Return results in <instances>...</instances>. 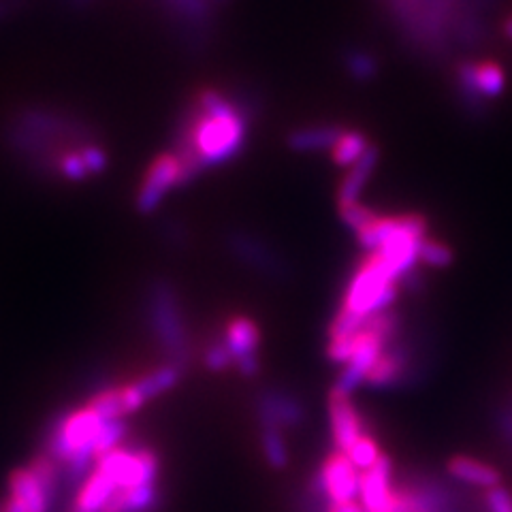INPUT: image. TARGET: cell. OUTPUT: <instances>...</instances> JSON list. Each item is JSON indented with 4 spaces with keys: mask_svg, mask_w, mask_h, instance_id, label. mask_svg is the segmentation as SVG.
I'll list each match as a JSON object with an SVG mask.
<instances>
[{
    "mask_svg": "<svg viewBox=\"0 0 512 512\" xmlns=\"http://www.w3.org/2000/svg\"><path fill=\"white\" fill-rule=\"evenodd\" d=\"M378 163H380V150L376 146H370V150H367L357 160V163L350 167V171L346 173V178L342 180V184L338 188V207L361 201L363 190L374 178Z\"/></svg>",
    "mask_w": 512,
    "mask_h": 512,
    "instance_id": "9a60e30c",
    "label": "cell"
},
{
    "mask_svg": "<svg viewBox=\"0 0 512 512\" xmlns=\"http://www.w3.org/2000/svg\"><path fill=\"white\" fill-rule=\"evenodd\" d=\"M476 88L485 101L498 99L506 88V75L498 62L483 60L476 62Z\"/></svg>",
    "mask_w": 512,
    "mask_h": 512,
    "instance_id": "44dd1931",
    "label": "cell"
},
{
    "mask_svg": "<svg viewBox=\"0 0 512 512\" xmlns=\"http://www.w3.org/2000/svg\"><path fill=\"white\" fill-rule=\"evenodd\" d=\"M370 139H367L365 133L361 131H344L340 141L335 143L331 150V160L335 167H352L357 160L370 150Z\"/></svg>",
    "mask_w": 512,
    "mask_h": 512,
    "instance_id": "d6986e66",
    "label": "cell"
},
{
    "mask_svg": "<svg viewBox=\"0 0 512 512\" xmlns=\"http://www.w3.org/2000/svg\"><path fill=\"white\" fill-rule=\"evenodd\" d=\"M158 500L160 493L156 483L118 489V493L107 504L105 512H154Z\"/></svg>",
    "mask_w": 512,
    "mask_h": 512,
    "instance_id": "e0dca14e",
    "label": "cell"
},
{
    "mask_svg": "<svg viewBox=\"0 0 512 512\" xmlns=\"http://www.w3.org/2000/svg\"><path fill=\"white\" fill-rule=\"evenodd\" d=\"M378 216H380V214H376V212L372 210V207L363 205L361 201L340 207V218H342V222L346 224V227H348L350 231H355V233L361 231V229H365L367 224H372Z\"/></svg>",
    "mask_w": 512,
    "mask_h": 512,
    "instance_id": "83f0119b",
    "label": "cell"
},
{
    "mask_svg": "<svg viewBox=\"0 0 512 512\" xmlns=\"http://www.w3.org/2000/svg\"><path fill=\"white\" fill-rule=\"evenodd\" d=\"M359 500L367 512H380L393 506V461L389 455H380L370 470L361 472Z\"/></svg>",
    "mask_w": 512,
    "mask_h": 512,
    "instance_id": "7c38bea8",
    "label": "cell"
},
{
    "mask_svg": "<svg viewBox=\"0 0 512 512\" xmlns=\"http://www.w3.org/2000/svg\"><path fill=\"white\" fill-rule=\"evenodd\" d=\"M58 171L64 175L67 180L79 182V180H86L88 178V167L82 158V152H67L58 158Z\"/></svg>",
    "mask_w": 512,
    "mask_h": 512,
    "instance_id": "f1b7e54d",
    "label": "cell"
},
{
    "mask_svg": "<svg viewBox=\"0 0 512 512\" xmlns=\"http://www.w3.org/2000/svg\"><path fill=\"white\" fill-rule=\"evenodd\" d=\"M254 414L256 423L261 427H276V429H299L308 419V408L301 402V397L295 393L269 387L263 389L254 399Z\"/></svg>",
    "mask_w": 512,
    "mask_h": 512,
    "instance_id": "5b68a950",
    "label": "cell"
},
{
    "mask_svg": "<svg viewBox=\"0 0 512 512\" xmlns=\"http://www.w3.org/2000/svg\"><path fill=\"white\" fill-rule=\"evenodd\" d=\"M329 502H355L361 493V472L342 451H333L314 472Z\"/></svg>",
    "mask_w": 512,
    "mask_h": 512,
    "instance_id": "ba28073f",
    "label": "cell"
},
{
    "mask_svg": "<svg viewBox=\"0 0 512 512\" xmlns=\"http://www.w3.org/2000/svg\"><path fill=\"white\" fill-rule=\"evenodd\" d=\"M248 124L250 109L244 103L214 88L201 90L175 150L182 163V186L195 182L207 169L227 165L242 154Z\"/></svg>",
    "mask_w": 512,
    "mask_h": 512,
    "instance_id": "6da1fadb",
    "label": "cell"
},
{
    "mask_svg": "<svg viewBox=\"0 0 512 512\" xmlns=\"http://www.w3.org/2000/svg\"><path fill=\"white\" fill-rule=\"evenodd\" d=\"M224 244H227L231 256L259 276L271 282H286L291 278V263L267 239L244 229H235L227 233Z\"/></svg>",
    "mask_w": 512,
    "mask_h": 512,
    "instance_id": "277c9868",
    "label": "cell"
},
{
    "mask_svg": "<svg viewBox=\"0 0 512 512\" xmlns=\"http://www.w3.org/2000/svg\"><path fill=\"white\" fill-rule=\"evenodd\" d=\"M3 512H24V508H22L18 502L9 498V502H7L5 508H3Z\"/></svg>",
    "mask_w": 512,
    "mask_h": 512,
    "instance_id": "e575fe53",
    "label": "cell"
},
{
    "mask_svg": "<svg viewBox=\"0 0 512 512\" xmlns=\"http://www.w3.org/2000/svg\"><path fill=\"white\" fill-rule=\"evenodd\" d=\"M510 410H512V404H510Z\"/></svg>",
    "mask_w": 512,
    "mask_h": 512,
    "instance_id": "f35d334b",
    "label": "cell"
},
{
    "mask_svg": "<svg viewBox=\"0 0 512 512\" xmlns=\"http://www.w3.org/2000/svg\"><path fill=\"white\" fill-rule=\"evenodd\" d=\"M361 335H355V338H348V340H329L327 344V357L331 363H348L352 359V355H355L359 344H361Z\"/></svg>",
    "mask_w": 512,
    "mask_h": 512,
    "instance_id": "f546056e",
    "label": "cell"
},
{
    "mask_svg": "<svg viewBox=\"0 0 512 512\" xmlns=\"http://www.w3.org/2000/svg\"><path fill=\"white\" fill-rule=\"evenodd\" d=\"M79 152H82V158H84V163H86L90 175L92 173H103L107 169V152L105 150L96 148V146H86Z\"/></svg>",
    "mask_w": 512,
    "mask_h": 512,
    "instance_id": "1f68e13d",
    "label": "cell"
},
{
    "mask_svg": "<svg viewBox=\"0 0 512 512\" xmlns=\"http://www.w3.org/2000/svg\"><path fill=\"white\" fill-rule=\"evenodd\" d=\"M457 88L461 103L466 105L472 114H483L485 111V99L480 96L476 88V62L472 60H463L457 69Z\"/></svg>",
    "mask_w": 512,
    "mask_h": 512,
    "instance_id": "ffe728a7",
    "label": "cell"
},
{
    "mask_svg": "<svg viewBox=\"0 0 512 512\" xmlns=\"http://www.w3.org/2000/svg\"><path fill=\"white\" fill-rule=\"evenodd\" d=\"M11 500L18 502L24 512H47L50 510V493L41 485V480L30 468L15 470L9 478Z\"/></svg>",
    "mask_w": 512,
    "mask_h": 512,
    "instance_id": "2e32d148",
    "label": "cell"
},
{
    "mask_svg": "<svg viewBox=\"0 0 512 512\" xmlns=\"http://www.w3.org/2000/svg\"><path fill=\"white\" fill-rule=\"evenodd\" d=\"M150 323L156 340L169 363L186 370L190 363V335L182 312V303L171 282L156 280L148 297Z\"/></svg>",
    "mask_w": 512,
    "mask_h": 512,
    "instance_id": "7a4b0ae2",
    "label": "cell"
},
{
    "mask_svg": "<svg viewBox=\"0 0 512 512\" xmlns=\"http://www.w3.org/2000/svg\"><path fill=\"white\" fill-rule=\"evenodd\" d=\"M124 436H126V423H124V419L107 421L103 425V431L99 434V438H96V442H94V448H92L94 461L99 459V457H103V455H107L109 451H114V448H120Z\"/></svg>",
    "mask_w": 512,
    "mask_h": 512,
    "instance_id": "484cf974",
    "label": "cell"
},
{
    "mask_svg": "<svg viewBox=\"0 0 512 512\" xmlns=\"http://www.w3.org/2000/svg\"><path fill=\"white\" fill-rule=\"evenodd\" d=\"M327 408H329V425H331V438H333L335 451L346 453L348 448L365 434L361 414L357 406L352 404V395H346L335 389H331L329 393Z\"/></svg>",
    "mask_w": 512,
    "mask_h": 512,
    "instance_id": "30bf717a",
    "label": "cell"
},
{
    "mask_svg": "<svg viewBox=\"0 0 512 512\" xmlns=\"http://www.w3.org/2000/svg\"><path fill=\"white\" fill-rule=\"evenodd\" d=\"M487 512H512V493L502 485L485 493Z\"/></svg>",
    "mask_w": 512,
    "mask_h": 512,
    "instance_id": "4dcf8cb0",
    "label": "cell"
},
{
    "mask_svg": "<svg viewBox=\"0 0 512 512\" xmlns=\"http://www.w3.org/2000/svg\"><path fill=\"white\" fill-rule=\"evenodd\" d=\"M203 365L212 374H222V372H227L233 367V357H231L227 344H224L222 335H218L216 340L207 344V348L203 352Z\"/></svg>",
    "mask_w": 512,
    "mask_h": 512,
    "instance_id": "4316f807",
    "label": "cell"
},
{
    "mask_svg": "<svg viewBox=\"0 0 512 512\" xmlns=\"http://www.w3.org/2000/svg\"><path fill=\"white\" fill-rule=\"evenodd\" d=\"M344 67L355 82H372L378 75V60L365 50H352L344 56Z\"/></svg>",
    "mask_w": 512,
    "mask_h": 512,
    "instance_id": "603a6c76",
    "label": "cell"
},
{
    "mask_svg": "<svg viewBox=\"0 0 512 512\" xmlns=\"http://www.w3.org/2000/svg\"><path fill=\"white\" fill-rule=\"evenodd\" d=\"M446 474L461 485L476 487V489H495L500 487L502 474L489 463L468 457V455H455L446 463Z\"/></svg>",
    "mask_w": 512,
    "mask_h": 512,
    "instance_id": "4fadbf2b",
    "label": "cell"
},
{
    "mask_svg": "<svg viewBox=\"0 0 512 512\" xmlns=\"http://www.w3.org/2000/svg\"><path fill=\"white\" fill-rule=\"evenodd\" d=\"M399 295V282L395 280L391 267L382 261L380 254H370L359 265L352 276L342 308L359 314L361 318H372L387 310H393Z\"/></svg>",
    "mask_w": 512,
    "mask_h": 512,
    "instance_id": "3957f363",
    "label": "cell"
},
{
    "mask_svg": "<svg viewBox=\"0 0 512 512\" xmlns=\"http://www.w3.org/2000/svg\"><path fill=\"white\" fill-rule=\"evenodd\" d=\"M384 348H387V342H384L382 338H378L376 333L372 331H363L361 335V344L357 348L355 355H352V359L344 365L342 374L338 376V380H335L333 389L335 391H342L346 395H352L355 393L361 384H365L367 376L372 374L374 365L378 363L380 355L384 352Z\"/></svg>",
    "mask_w": 512,
    "mask_h": 512,
    "instance_id": "8fae6325",
    "label": "cell"
},
{
    "mask_svg": "<svg viewBox=\"0 0 512 512\" xmlns=\"http://www.w3.org/2000/svg\"><path fill=\"white\" fill-rule=\"evenodd\" d=\"M88 406L101 416L103 421H118L124 419V406H122V391L120 387H111L101 393H96Z\"/></svg>",
    "mask_w": 512,
    "mask_h": 512,
    "instance_id": "cb8c5ba5",
    "label": "cell"
},
{
    "mask_svg": "<svg viewBox=\"0 0 512 512\" xmlns=\"http://www.w3.org/2000/svg\"><path fill=\"white\" fill-rule=\"evenodd\" d=\"M346 128L340 124H314V126H301L288 133L286 146L293 152L308 154V152H323L333 150L335 143L340 141Z\"/></svg>",
    "mask_w": 512,
    "mask_h": 512,
    "instance_id": "5bb4252c",
    "label": "cell"
},
{
    "mask_svg": "<svg viewBox=\"0 0 512 512\" xmlns=\"http://www.w3.org/2000/svg\"><path fill=\"white\" fill-rule=\"evenodd\" d=\"M380 455L382 453H380V446H378L376 438L372 434H367V431L346 451V457L352 461V466H355L359 472L370 470L380 459Z\"/></svg>",
    "mask_w": 512,
    "mask_h": 512,
    "instance_id": "7402d4cb",
    "label": "cell"
},
{
    "mask_svg": "<svg viewBox=\"0 0 512 512\" xmlns=\"http://www.w3.org/2000/svg\"><path fill=\"white\" fill-rule=\"evenodd\" d=\"M327 512H367L359 500L355 502H327Z\"/></svg>",
    "mask_w": 512,
    "mask_h": 512,
    "instance_id": "836d02e7",
    "label": "cell"
},
{
    "mask_svg": "<svg viewBox=\"0 0 512 512\" xmlns=\"http://www.w3.org/2000/svg\"><path fill=\"white\" fill-rule=\"evenodd\" d=\"M455 261V252L446 244L438 242V239L425 237L419 246V263L431 267V269H446Z\"/></svg>",
    "mask_w": 512,
    "mask_h": 512,
    "instance_id": "d4e9b609",
    "label": "cell"
},
{
    "mask_svg": "<svg viewBox=\"0 0 512 512\" xmlns=\"http://www.w3.org/2000/svg\"><path fill=\"white\" fill-rule=\"evenodd\" d=\"M380 512H393V506H391V508H387V510H380Z\"/></svg>",
    "mask_w": 512,
    "mask_h": 512,
    "instance_id": "74e56055",
    "label": "cell"
},
{
    "mask_svg": "<svg viewBox=\"0 0 512 512\" xmlns=\"http://www.w3.org/2000/svg\"><path fill=\"white\" fill-rule=\"evenodd\" d=\"M261 453L265 457V463L276 472H282L291 463V451L284 438V431L276 427H261Z\"/></svg>",
    "mask_w": 512,
    "mask_h": 512,
    "instance_id": "ac0fdd59",
    "label": "cell"
},
{
    "mask_svg": "<svg viewBox=\"0 0 512 512\" xmlns=\"http://www.w3.org/2000/svg\"><path fill=\"white\" fill-rule=\"evenodd\" d=\"M182 376H184L182 367L173 365V363H165V365L156 367V370L148 372L146 376H141L139 380H135L131 384H124V387H120L124 416L141 410L148 402H152L154 397L171 391L173 387H178Z\"/></svg>",
    "mask_w": 512,
    "mask_h": 512,
    "instance_id": "9c48e42d",
    "label": "cell"
},
{
    "mask_svg": "<svg viewBox=\"0 0 512 512\" xmlns=\"http://www.w3.org/2000/svg\"><path fill=\"white\" fill-rule=\"evenodd\" d=\"M210 3H216V5H224V3H229V0H210Z\"/></svg>",
    "mask_w": 512,
    "mask_h": 512,
    "instance_id": "8d00e7d4",
    "label": "cell"
},
{
    "mask_svg": "<svg viewBox=\"0 0 512 512\" xmlns=\"http://www.w3.org/2000/svg\"><path fill=\"white\" fill-rule=\"evenodd\" d=\"M504 35H506L508 39H512V18H508V20L504 22Z\"/></svg>",
    "mask_w": 512,
    "mask_h": 512,
    "instance_id": "d590c367",
    "label": "cell"
},
{
    "mask_svg": "<svg viewBox=\"0 0 512 512\" xmlns=\"http://www.w3.org/2000/svg\"><path fill=\"white\" fill-rule=\"evenodd\" d=\"M495 427H498V434L504 440V444L512 451V410L502 408L495 414Z\"/></svg>",
    "mask_w": 512,
    "mask_h": 512,
    "instance_id": "d6a6232c",
    "label": "cell"
},
{
    "mask_svg": "<svg viewBox=\"0 0 512 512\" xmlns=\"http://www.w3.org/2000/svg\"><path fill=\"white\" fill-rule=\"evenodd\" d=\"M220 335L231 352L233 367L239 372V376L242 378L259 376L261 372L259 325H256L248 316H233L229 323L224 325V331Z\"/></svg>",
    "mask_w": 512,
    "mask_h": 512,
    "instance_id": "52a82bcc",
    "label": "cell"
},
{
    "mask_svg": "<svg viewBox=\"0 0 512 512\" xmlns=\"http://www.w3.org/2000/svg\"><path fill=\"white\" fill-rule=\"evenodd\" d=\"M175 186H182V163L180 158L173 154H160L152 160L146 175H143L135 207L137 212L148 216L158 210V205L165 201V197Z\"/></svg>",
    "mask_w": 512,
    "mask_h": 512,
    "instance_id": "8992f818",
    "label": "cell"
}]
</instances>
